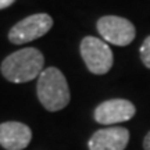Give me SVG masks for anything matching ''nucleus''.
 Masks as SVG:
<instances>
[{
  "label": "nucleus",
  "mask_w": 150,
  "mask_h": 150,
  "mask_svg": "<svg viewBox=\"0 0 150 150\" xmlns=\"http://www.w3.org/2000/svg\"><path fill=\"white\" fill-rule=\"evenodd\" d=\"M53 18L46 13L32 14L17 22L8 32V40L13 45H24L42 38L52 29Z\"/></svg>",
  "instance_id": "20e7f679"
},
{
  "label": "nucleus",
  "mask_w": 150,
  "mask_h": 150,
  "mask_svg": "<svg viewBox=\"0 0 150 150\" xmlns=\"http://www.w3.org/2000/svg\"><path fill=\"white\" fill-rule=\"evenodd\" d=\"M136 107L127 99H110L100 103L93 112L95 121L103 125H112L134 118Z\"/></svg>",
  "instance_id": "423d86ee"
},
{
  "label": "nucleus",
  "mask_w": 150,
  "mask_h": 150,
  "mask_svg": "<svg viewBox=\"0 0 150 150\" xmlns=\"http://www.w3.org/2000/svg\"><path fill=\"white\" fill-rule=\"evenodd\" d=\"M32 139L31 128L22 122L8 121L0 124V145L6 150L25 149Z\"/></svg>",
  "instance_id": "6e6552de"
},
{
  "label": "nucleus",
  "mask_w": 150,
  "mask_h": 150,
  "mask_svg": "<svg viewBox=\"0 0 150 150\" xmlns=\"http://www.w3.org/2000/svg\"><path fill=\"white\" fill-rule=\"evenodd\" d=\"M36 95L43 107L52 112L67 107L71 99L64 74L56 67H47L39 75Z\"/></svg>",
  "instance_id": "f03ea898"
},
{
  "label": "nucleus",
  "mask_w": 150,
  "mask_h": 150,
  "mask_svg": "<svg viewBox=\"0 0 150 150\" xmlns=\"http://www.w3.org/2000/svg\"><path fill=\"white\" fill-rule=\"evenodd\" d=\"M96 28L104 42L115 46H128L136 36L134 24L127 18L118 16H104L99 18Z\"/></svg>",
  "instance_id": "39448f33"
},
{
  "label": "nucleus",
  "mask_w": 150,
  "mask_h": 150,
  "mask_svg": "<svg viewBox=\"0 0 150 150\" xmlns=\"http://www.w3.org/2000/svg\"><path fill=\"white\" fill-rule=\"evenodd\" d=\"M14 3H16V0H0V10H4Z\"/></svg>",
  "instance_id": "9d476101"
},
{
  "label": "nucleus",
  "mask_w": 150,
  "mask_h": 150,
  "mask_svg": "<svg viewBox=\"0 0 150 150\" xmlns=\"http://www.w3.org/2000/svg\"><path fill=\"white\" fill-rule=\"evenodd\" d=\"M139 54H140V60L145 64V67L150 68V35L143 40L142 46H140Z\"/></svg>",
  "instance_id": "1a4fd4ad"
},
{
  "label": "nucleus",
  "mask_w": 150,
  "mask_h": 150,
  "mask_svg": "<svg viewBox=\"0 0 150 150\" xmlns=\"http://www.w3.org/2000/svg\"><path fill=\"white\" fill-rule=\"evenodd\" d=\"M45 57L36 47H24L8 54L1 63V74L13 83H24L39 78L42 74Z\"/></svg>",
  "instance_id": "f257e3e1"
},
{
  "label": "nucleus",
  "mask_w": 150,
  "mask_h": 150,
  "mask_svg": "<svg viewBox=\"0 0 150 150\" xmlns=\"http://www.w3.org/2000/svg\"><path fill=\"white\" fill-rule=\"evenodd\" d=\"M143 150H150V131L146 134L143 139Z\"/></svg>",
  "instance_id": "9b49d317"
},
{
  "label": "nucleus",
  "mask_w": 150,
  "mask_h": 150,
  "mask_svg": "<svg viewBox=\"0 0 150 150\" xmlns=\"http://www.w3.org/2000/svg\"><path fill=\"white\" fill-rule=\"evenodd\" d=\"M82 60L92 74L104 75L111 70L114 57L107 43L95 36H85L79 45Z\"/></svg>",
  "instance_id": "7ed1b4c3"
},
{
  "label": "nucleus",
  "mask_w": 150,
  "mask_h": 150,
  "mask_svg": "<svg viewBox=\"0 0 150 150\" xmlns=\"http://www.w3.org/2000/svg\"><path fill=\"white\" fill-rule=\"evenodd\" d=\"M129 142V131L122 127H108L96 131L91 136L89 150H125Z\"/></svg>",
  "instance_id": "0eeeda50"
}]
</instances>
